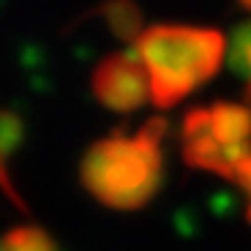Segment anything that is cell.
I'll use <instances>...</instances> for the list:
<instances>
[{
    "instance_id": "277c9868",
    "label": "cell",
    "mask_w": 251,
    "mask_h": 251,
    "mask_svg": "<svg viewBox=\"0 0 251 251\" xmlns=\"http://www.w3.org/2000/svg\"><path fill=\"white\" fill-rule=\"evenodd\" d=\"M92 90L103 106L115 112H131L151 100V81L137 53L106 56L92 75Z\"/></svg>"
},
{
    "instance_id": "5b68a950",
    "label": "cell",
    "mask_w": 251,
    "mask_h": 251,
    "mask_svg": "<svg viewBox=\"0 0 251 251\" xmlns=\"http://www.w3.org/2000/svg\"><path fill=\"white\" fill-rule=\"evenodd\" d=\"M0 251H56V246L50 243L42 229H34V226H17L11 229L3 243H0Z\"/></svg>"
},
{
    "instance_id": "8992f818",
    "label": "cell",
    "mask_w": 251,
    "mask_h": 251,
    "mask_svg": "<svg viewBox=\"0 0 251 251\" xmlns=\"http://www.w3.org/2000/svg\"><path fill=\"white\" fill-rule=\"evenodd\" d=\"M237 181H240L243 187H246V193H249V218H251V156H249V162L243 165V171H240V176H237Z\"/></svg>"
},
{
    "instance_id": "7a4b0ae2",
    "label": "cell",
    "mask_w": 251,
    "mask_h": 251,
    "mask_svg": "<svg viewBox=\"0 0 251 251\" xmlns=\"http://www.w3.org/2000/svg\"><path fill=\"white\" fill-rule=\"evenodd\" d=\"M162 131L151 120L134 134H112L84 153V187L112 209H137L151 201L162 176Z\"/></svg>"
},
{
    "instance_id": "52a82bcc",
    "label": "cell",
    "mask_w": 251,
    "mask_h": 251,
    "mask_svg": "<svg viewBox=\"0 0 251 251\" xmlns=\"http://www.w3.org/2000/svg\"><path fill=\"white\" fill-rule=\"evenodd\" d=\"M243 6H246V9H251V0H240Z\"/></svg>"
},
{
    "instance_id": "3957f363",
    "label": "cell",
    "mask_w": 251,
    "mask_h": 251,
    "mask_svg": "<svg viewBox=\"0 0 251 251\" xmlns=\"http://www.w3.org/2000/svg\"><path fill=\"white\" fill-rule=\"evenodd\" d=\"M251 156V109L215 103L184 120V159L196 168L234 179Z\"/></svg>"
},
{
    "instance_id": "6da1fadb",
    "label": "cell",
    "mask_w": 251,
    "mask_h": 251,
    "mask_svg": "<svg viewBox=\"0 0 251 251\" xmlns=\"http://www.w3.org/2000/svg\"><path fill=\"white\" fill-rule=\"evenodd\" d=\"M134 53L151 81V103L173 106L218 73L226 39L215 28L153 25L137 36Z\"/></svg>"
}]
</instances>
